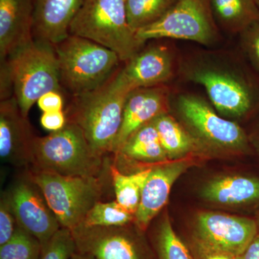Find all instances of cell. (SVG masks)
Returning <instances> with one entry per match:
<instances>
[{
  "label": "cell",
  "mask_w": 259,
  "mask_h": 259,
  "mask_svg": "<svg viewBox=\"0 0 259 259\" xmlns=\"http://www.w3.org/2000/svg\"><path fill=\"white\" fill-rule=\"evenodd\" d=\"M1 73L9 77L13 97L25 117L44 94L63 93L55 48L49 42L34 39L1 61Z\"/></svg>",
  "instance_id": "1"
},
{
  "label": "cell",
  "mask_w": 259,
  "mask_h": 259,
  "mask_svg": "<svg viewBox=\"0 0 259 259\" xmlns=\"http://www.w3.org/2000/svg\"><path fill=\"white\" fill-rule=\"evenodd\" d=\"M54 48L61 88L72 97L101 88L122 63L114 51L77 35H69Z\"/></svg>",
  "instance_id": "2"
},
{
  "label": "cell",
  "mask_w": 259,
  "mask_h": 259,
  "mask_svg": "<svg viewBox=\"0 0 259 259\" xmlns=\"http://www.w3.org/2000/svg\"><path fill=\"white\" fill-rule=\"evenodd\" d=\"M128 95L115 84L112 76L95 91L72 97L66 112L67 122L82 130L89 144L100 156L112 153Z\"/></svg>",
  "instance_id": "3"
},
{
  "label": "cell",
  "mask_w": 259,
  "mask_h": 259,
  "mask_svg": "<svg viewBox=\"0 0 259 259\" xmlns=\"http://www.w3.org/2000/svg\"><path fill=\"white\" fill-rule=\"evenodd\" d=\"M103 156L93 149L82 130L67 122L59 131L36 137L32 149L31 171L64 177H100Z\"/></svg>",
  "instance_id": "4"
},
{
  "label": "cell",
  "mask_w": 259,
  "mask_h": 259,
  "mask_svg": "<svg viewBox=\"0 0 259 259\" xmlns=\"http://www.w3.org/2000/svg\"><path fill=\"white\" fill-rule=\"evenodd\" d=\"M185 72L189 81L204 87L221 115L241 118L259 110V74L205 62L191 64Z\"/></svg>",
  "instance_id": "5"
},
{
  "label": "cell",
  "mask_w": 259,
  "mask_h": 259,
  "mask_svg": "<svg viewBox=\"0 0 259 259\" xmlns=\"http://www.w3.org/2000/svg\"><path fill=\"white\" fill-rule=\"evenodd\" d=\"M69 35L110 49L122 63L131 60L144 45L130 27L125 0H84L71 24Z\"/></svg>",
  "instance_id": "6"
},
{
  "label": "cell",
  "mask_w": 259,
  "mask_h": 259,
  "mask_svg": "<svg viewBox=\"0 0 259 259\" xmlns=\"http://www.w3.org/2000/svg\"><path fill=\"white\" fill-rule=\"evenodd\" d=\"M29 178L41 191L61 228L71 231L82 223L103 193L101 177H64L30 171Z\"/></svg>",
  "instance_id": "7"
},
{
  "label": "cell",
  "mask_w": 259,
  "mask_h": 259,
  "mask_svg": "<svg viewBox=\"0 0 259 259\" xmlns=\"http://www.w3.org/2000/svg\"><path fill=\"white\" fill-rule=\"evenodd\" d=\"M177 109L183 122L203 149L245 152L250 140L236 122L220 116L202 97L191 94L180 95Z\"/></svg>",
  "instance_id": "8"
},
{
  "label": "cell",
  "mask_w": 259,
  "mask_h": 259,
  "mask_svg": "<svg viewBox=\"0 0 259 259\" xmlns=\"http://www.w3.org/2000/svg\"><path fill=\"white\" fill-rule=\"evenodd\" d=\"M211 0H177L156 23L136 32L140 42L172 38L209 46L219 37Z\"/></svg>",
  "instance_id": "9"
},
{
  "label": "cell",
  "mask_w": 259,
  "mask_h": 259,
  "mask_svg": "<svg viewBox=\"0 0 259 259\" xmlns=\"http://www.w3.org/2000/svg\"><path fill=\"white\" fill-rule=\"evenodd\" d=\"M195 233L200 249L239 256L259 233L254 220L204 212L196 219Z\"/></svg>",
  "instance_id": "10"
},
{
  "label": "cell",
  "mask_w": 259,
  "mask_h": 259,
  "mask_svg": "<svg viewBox=\"0 0 259 259\" xmlns=\"http://www.w3.org/2000/svg\"><path fill=\"white\" fill-rule=\"evenodd\" d=\"M7 194L18 226L42 245L61 228L41 191L29 177L18 181Z\"/></svg>",
  "instance_id": "11"
},
{
  "label": "cell",
  "mask_w": 259,
  "mask_h": 259,
  "mask_svg": "<svg viewBox=\"0 0 259 259\" xmlns=\"http://www.w3.org/2000/svg\"><path fill=\"white\" fill-rule=\"evenodd\" d=\"M126 226L79 225L71 231L76 251L95 259H146L141 243L127 231Z\"/></svg>",
  "instance_id": "12"
},
{
  "label": "cell",
  "mask_w": 259,
  "mask_h": 259,
  "mask_svg": "<svg viewBox=\"0 0 259 259\" xmlns=\"http://www.w3.org/2000/svg\"><path fill=\"white\" fill-rule=\"evenodd\" d=\"M174 74L171 51L163 46H151L141 51L112 76L121 90L131 93L139 88L162 86Z\"/></svg>",
  "instance_id": "13"
},
{
  "label": "cell",
  "mask_w": 259,
  "mask_h": 259,
  "mask_svg": "<svg viewBox=\"0 0 259 259\" xmlns=\"http://www.w3.org/2000/svg\"><path fill=\"white\" fill-rule=\"evenodd\" d=\"M37 136L14 97L0 103V157L15 166H30Z\"/></svg>",
  "instance_id": "14"
},
{
  "label": "cell",
  "mask_w": 259,
  "mask_h": 259,
  "mask_svg": "<svg viewBox=\"0 0 259 259\" xmlns=\"http://www.w3.org/2000/svg\"><path fill=\"white\" fill-rule=\"evenodd\" d=\"M190 165L191 161L184 158L151 166L143 187L139 208L135 214L134 223L140 231H146L153 218L164 207L172 186Z\"/></svg>",
  "instance_id": "15"
},
{
  "label": "cell",
  "mask_w": 259,
  "mask_h": 259,
  "mask_svg": "<svg viewBox=\"0 0 259 259\" xmlns=\"http://www.w3.org/2000/svg\"><path fill=\"white\" fill-rule=\"evenodd\" d=\"M169 90L164 85L133 90L126 99L122 125L112 153L117 154L131 135L155 118L168 112Z\"/></svg>",
  "instance_id": "16"
},
{
  "label": "cell",
  "mask_w": 259,
  "mask_h": 259,
  "mask_svg": "<svg viewBox=\"0 0 259 259\" xmlns=\"http://www.w3.org/2000/svg\"><path fill=\"white\" fill-rule=\"evenodd\" d=\"M34 0H0V60L34 40Z\"/></svg>",
  "instance_id": "17"
},
{
  "label": "cell",
  "mask_w": 259,
  "mask_h": 259,
  "mask_svg": "<svg viewBox=\"0 0 259 259\" xmlns=\"http://www.w3.org/2000/svg\"><path fill=\"white\" fill-rule=\"evenodd\" d=\"M83 1L34 0V39L54 46L64 40Z\"/></svg>",
  "instance_id": "18"
},
{
  "label": "cell",
  "mask_w": 259,
  "mask_h": 259,
  "mask_svg": "<svg viewBox=\"0 0 259 259\" xmlns=\"http://www.w3.org/2000/svg\"><path fill=\"white\" fill-rule=\"evenodd\" d=\"M202 197L213 203L224 205H251L259 204V178L226 176L208 182Z\"/></svg>",
  "instance_id": "19"
},
{
  "label": "cell",
  "mask_w": 259,
  "mask_h": 259,
  "mask_svg": "<svg viewBox=\"0 0 259 259\" xmlns=\"http://www.w3.org/2000/svg\"><path fill=\"white\" fill-rule=\"evenodd\" d=\"M153 122L169 161L184 159L204 150L188 130L168 112L158 116Z\"/></svg>",
  "instance_id": "20"
},
{
  "label": "cell",
  "mask_w": 259,
  "mask_h": 259,
  "mask_svg": "<svg viewBox=\"0 0 259 259\" xmlns=\"http://www.w3.org/2000/svg\"><path fill=\"white\" fill-rule=\"evenodd\" d=\"M115 156L153 164L169 161L153 121L131 135Z\"/></svg>",
  "instance_id": "21"
},
{
  "label": "cell",
  "mask_w": 259,
  "mask_h": 259,
  "mask_svg": "<svg viewBox=\"0 0 259 259\" xmlns=\"http://www.w3.org/2000/svg\"><path fill=\"white\" fill-rule=\"evenodd\" d=\"M211 7L218 28L230 33L241 34L259 20L254 0H211Z\"/></svg>",
  "instance_id": "22"
},
{
  "label": "cell",
  "mask_w": 259,
  "mask_h": 259,
  "mask_svg": "<svg viewBox=\"0 0 259 259\" xmlns=\"http://www.w3.org/2000/svg\"><path fill=\"white\" fill-rule=\"evenodd\" d=\"M116 201L126 210L135 215L139 208L141 192L151 166L132 175H124L118 167H110Z\"/></svg>",
  "instance_id": "23"
},
{
  "label": "cell",
  "mask_w": 259,
  "mask_h": 259,
  "mask_svg": "<svg viewBox=\"0 0 259 259\" xmlns=\"http://www.w3.org/2000/svg\"><path fill=\"white\" fill-rule=\"evenodd\" d=\"M177 0H125L130 27L136 33L157 22Z\"/></svg>",
  "instance_id": "24"
},
{
  "label": "cell",
  "mask_w": 259,
  "mask_h": 259,
  "mask_svg": "<svg viewBox=\"0 0 259 259\" xmlns=\"http://www.w3.org/2000/svg\"><path fill=\"white\" fill-rule=\"evenodd\" d=\"M135 215L117 201L97 202L89 211L80 225L88 227L125 226L134 223Z\"/></svg>",
  "instance_id": "25"
},
{
  "label": "cell",
  "mask_w": 259,
  "mask_h": 259,
  "mask_svg": "<svg viewBox=\"0 0 259 259\" xmlns=\"http://www.w3.org/2000/svg\"><path fill=\"white\" fill-rule=\"evenodd\" d=\"M41 250L40 241L18 226L9 241L0 245V259H40Z\"/></svg>",
  "instance_id": "26"
},
{
  "label": "cell",
  "mask_w": 259,
  "mask_h": 259,
  "mask_svg": "<svg viewBox=\"0 0 259 259\" xmlns=\"http://www.w3.org/2000/svg\"><path fill=\"white\" fill-rule=\"evenodd\" d=\"M158 259H194L187 247L174 231L168 218H163L156 238Z\"/></svg>",
  "instance_id": "27"
},
{
  "label": "cell",
  "mask_w": 259,
  "mask_h": 259,
  "mask_svg": "<svg viewBox=\"0 0 259 259\" xmlns=\"http://www.w3.org/2000/svg\"><path fill=\"white\" fill-rule=\"evenodd\" d=\"M76 251L71 230L61 228L46 244L42 245L40 259H70Z\"/></svg>",
  "instance_id": "28"
},
{
  "label": "cell",
  "mask_w": 259,
  "mask_h": 259,
  "mask_svg": "<svg viewBox=\"0 0 259 259\" xmlns=\"http://www.w3.org/2000/svg\"><path fill=\"white\" fill-rule=\"evenodd\" d=\"M241 36L245 55L259 74V20L242 32Z\"/></svg>",
  "instance_id": "29"
},
{
  "label": "cell",
  "mask_w": 259,
  "mask_h": 259,
  "mask_svg": "<svg viewBox=\"0 0 259 259\" xmlns=\"http://www.w3.org/2000/svg\"><path fill=\"white\" fill-rule=\"evenodd\" d=\"M18 225L10 205L8 194L5 192L0 202V245L5 244L14 235Z\"/></svg>",
  "instance_id": "30"
},
{
  "label": "cell",
  "mask_w": 259,
  "mask_h": 259,
  "mask_svg": "<svg viewBox=\"0 0 259 259\" xmlns=\"http://www.w3.org/2000/svg\"><path fill=\"white\" fill-rule=\"evenodd\" d=\"M42 112L61 111L64 107V97L60 92L51 91L44 94L37 102Z\"/></svg>",
  "instance_id": "31"
},
{
  "label": "cell",
  "mask_w": 259,
  "mask_h": 259,
  "mask_svg": "<svg viewBox=\"0 0 259 259\" xmlns=\"http://www.w3.org/2000/svg\"><path fill=\"white\" fill-rule=\"evenodd\" d=\"M67 123L66 113L63 110L61 111L42 112L40 117V124L44 128L55 132L62 129Z\"/></svg>",
  "instance_id": "32"
},
{
  "label": "cell",
  "mask_w": 259,
  "mask_h": 259,
  "mask_svg": "<svg viewBox=\"0 0 259 259\" xmlns=\"http://www.w3.org/2000/svg\"><path fill=\"white\" fill-rule=\"evenodd\" d=\"M238 257L239 259H259V233Z\"/></svg>",
  "instance_id": "33"
},
{
  "label": "cell",
  "mask_w": 259,
  "mask_h": 259,
  "mask_svg": "<svg viewBox=\"0 0 259 259\" xmlns=\"http://www.w3.org/2000/svg\"><path fill=\"white\" fill-rule=\"evenodd\" d=\"M202 253V259H239L236 255L227 254L220 252L209 251L201 249Z\"/></svg>",
  "instance_id": "34"
},
{
  "label": "cell",
  "mask_w": 259,
  "mask_h": 259,
  "mask_svg": "<svg viewBox=\"0 0 259 259\" xmlns=\"http://www.w3.org/2000/svg\"><path fill=\"white\" fill-rule=\"evenodd\" d=\"M70 259H95L91 255L84 254V253H80V252L76 251L72 255Z\"/></svg>",
  "instance_id": "35"
},
{
  "label": "cell",
  "mask_w": 259,
  "mask_h": 259,
  "mask_svg": "<svg viewBox=\"0 0 259 259\" xmlns=\"http://www.w3.org/2000/svg\"><path fill=\"white\" fill-rule=\"evenodd\" d=\"M253 143H254V145L256 146V148H258L259 151V135L258 136H255L254 139H253Z\"/></svg>",
  "instance_id": "36"
},
{
  "label": "cell",
  "mask_w": 259,
  "mask_h": 259,
  "mask_svg": "<svg viewBox=\"0 0 259 259\" xmlns=\"http://www.w3.org/2000/svg\"><path fill=\"white\" fill-rule=\"evenodd\" d=\"M255 4H256L257 7H258V8L259 9V0H254Z\"/></svg>",
  "instance_id": "37"
},
{
  "label": "cell",
  "mask_w": 259,
  "mask_h": 259,
  "mask_svg": "<svg viewBox=\"0 0 259 259\" xmlns=\"http://www.w3.org/2000/svg\"><path fill=\"white\" fill-rule=\"evenodd\" d=\"M257 223H258V233H259V219L258 220V221H257Z\"/></svg>",
  "instance_id": "38"
}]
</instances>
